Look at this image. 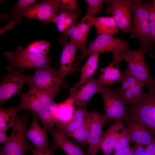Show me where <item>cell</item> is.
Returning <instances> with one entry per match:
<instances>
[{
	"label": "cell",
	"instance_id": "12",
	"mask_svg": "<svg viewBox=\"0 0 155 155\" xmlns=\"http://www.w3.org/2000/svg\"><path fill=\"white\" fill-rule=\"evenodd\" d=\"M63 48L60 59L59 68L58 71L59 82L61 85L65 78L77 70L78 59L76 51L78 48L75 43L70 41L62 40Z\"/></svg>",
	"mask_w": 155,
	"mask_h": 155
},
{
	"label": "cell",
	"instance_id": "7",
	"mask_svg": "<svg viewBox=\"0 0 155 155\" xmlns=\"http://www.w3.org/2000/svg\"><path fill=\"white\" fill-rule=\"evenodd\" d=\"M60 90L31 89L26 93L20 94L21 99L16 108L18 111L27 110L36 113L51 103Z\"/></svg>",
	"mask_w": 155,
	"mask_h": 155
},
{
	"label": "cell",
	"instance_id": "40",
	"mask_svg": "<svg viewBox=\"0 0 155 155\" xmlns=\"http://www.w3.org/2000/svg\"><path fill=\"white\" fill-rule=\"evenodd\" d=\"M132 149V147L129 146L123 149L115 152L113 155H127Z\"/></svg>",
	"mask_w": 155,
	"mask_h": 155
},
{
	"label": "cell",
	"instance_id": "10",
	"mask_svg": "<svg viewBox=\"0 0 155 155\" xmlns=\"http://www.w3.org/2000/svg\"><path fill=\"white\" fill-rule=\"evenodd\" d=\"M26 82L30 89L60 90L58 71L50 66L35 71L33 76L27 75Z\"/></svg>",
	"mask_w": 155,
	"mask_h": 155
},
{
	"label": "cell",
	"instance_id": "26",
	"mask_svg": "<svg viewBox=\"0 0 155 155\" xmlns=\"http://www.w3.org/2000/svg\"><path fill=\"white\" fill-rule=\"evenodd\" d=\"M74 104L69 97L63 102L58 104L56 114L58 120L56 124H66L73 119L75 109Z\"/></svg>",
	"mask_w": 155,
	"mask_h": 155
},
{
	"label": "cell",
	"instance_id": "20",
	"mask_svg": "<svg viewBox=\"0 0 155 155\" xmlns=\"http://www.w3.org/2000/svg\"><path fill=\"white\" fill-rule=\"evenodd\" d=\"M53 138L51 147L55 150L60 148L67 155H89L83 151L79 147L71 142L66 138V136L53 127L49 131Z\"/></svg>",
	"mask_w": 155,
	"mask_h": 155
},
{
	"label": "cell",
	"instance_id": "34",
	"mask_svg": "<svg viewBox=\"0 0 155 155\" xmlns=\"http://www.w3.org/2000/svg\"><path fill=\"white\" fill-rule=\"evenodd\" d=\"M60 10H65L72 12L78 17L80 15V10L78 1L75 0H58Z\"/></svg>",
	"mask_w": 155,
	"mask_h": 155
},
{
	"label": "cell",
	"instance_id": "25",
	"mask_svg": "<svg viewBox=\"0 0 155 155\" xmlns=\"http://www.w3.org/2000/svg\"><path fill=\"white\" fill-rule=\"evenodd\" d=\"M100 54L99 52H96L90 55L89 57L80 69V80L74 86L82 84L93 77L97 68L98 57Z\"/></svg>",
	"mask_w": 155,
	"mask_h": 155
},
{
	"label": "cell",
	"instance_id": "16",
	"mask_svg": "<svg viewBox=\"0 0 155 155\" xmlns=\"http://www.w3.org/2000/svg\"><path fill=\"white\" fill-rule=\"evenodd\" d=\"M100 92V86L96 79L92 78L86 82L70 89L69 97L77 107L85 106L95 94Z\"/></svg>",
	"mask_w": 155,
	"mask_h": 155
},
{
	"label": "cell",
	"instance_id": "11",
	"mask_svg": "<svg viewBox=\"0 0 155 155\" xmlns=\"http://www.w3.org/2000/svg\"><path fill=\"white\" fill-rule=\"evenodd\" d=\"M26 76L16 70L10 71L3 75L0 86V105L14 95L22 93Z\"/></svg>",
	"mask_w": 155,
	"mask_h": 155
},
{
	"label": "cell",
	"instance_id": "28",
	"mask_svg": "<svg viewBox=\"0 0 155 155\" xmlns=\"http://www.w3.org/2000/svg\"><path fill=\"white\" fill-rule=\"evenodd\" d=\"M90 119L89 113L83 123L70 135L71 137L82 145L88 144L90 136Z\"/></svg>",
	"mask_w": 155,
	"mask_h": 155
},
{
	"label": "cell",
	"instance_id": "17",
	"mask_svg": "<svg viewBox=\"0 0 155 155\" xmlns=\"http://www.w3.org/2000/svg\"><path fill=\"white\" fill-rule=\"evenodd\" d=\"M93 24L89 18L84 17L77 24L70 28L65 35L77 46L82 54L86 51V44L89 30Z\"/></svg>",
	"mask_w": 155,
	"mask_h": 155
},
{
	"label": "cell",
	"instance_id": "29",
	"mask_svg": "<svg viewBox=\"0 0 155 155\" xmlns=\"http://www.w3.org/2000/svg\"><path fill=\"white\" fill-rule=\"evenodd\" d=\"M146 85L139 82L124 92L119 96L127 105L135 102L144 93V88Z\"/></svg>",
	"mask_w": 155,
	"mask_h": 155
},
{
	"label": "cell",
	"instance_id": "15",
	"mask_svg": "<svg viewBox=\"0 0 155 155\" xmlns=\"http://www.w3.org/2000/svg\"><path fill=\"white\" fill-rule=\"evenodd\" d=\"M124 121L130 142L145 146L155 140V137L139 120L127 116Z\"/></svg>",
	"mask_w": 155,
	"mask_h": 155
},
{
	"label": "cell",
	"instance_id": "18",
	"mask_svg": "<svg viewBox=\"0 0 155 155\" xmlns=\"http://www.w3.org/2000/svg\"><path fill=\"white\" fill-rule=\"evenodd\" d=\"M113 61L102 69L100 75L96 79L100 86L105 85L110 87L115 82L121 81L122 73L120 71L119 65L123 59L119 55L113 56Z\"/></svg>",
	"mask_w": 155,
	"mask_h": 155
},
{
	"label": "cell",
	"instance_id": "23",
	"mask_svg": "<svg viewBox=\"0 0 155 155\" xmlns=\"http://www.w3.org/2000/svg\"><path fill=\"white\" fill-rule=\"evenodd\" d=\"M88 113L85 106L77 107L75 110L73 118L70 121L65 124H56L55 128L66 136L69 137L83 123Z\"/></svg>",
	"mask_w": 155,
	"mask_h": 155
},
{
	"label": "cell",
	"instance_id": "14",
	"mask_svg": "<svg viewBox=\"0 0 155 155\" xmlns=\"http://www.w3.org/2000/svg\"><path fill=\"white\" fill-rule=\"evenodd\" d=\"M89 115L90 130L87 152L89 155H96L100 148L103 126L109 118L105 114L102 115L95 111L89 113Z\"/></svg>",
	"mask_w": 155,
	"mask_h": 155
},
{
	"label": "cell",
	"instance_id": "13",
	"mask_svg": "<svg viewBox=\"0 0 155 155\" xmlns=\"http://www.w3.org/2000/svg\"><path fill=\"white\" fill-rule=\"evenodd\" d=\"M59 9L58 0L44 1L27 7L22 12V16L46 22H52Z\"/></svg>",
	"mask_w": 155,
	"mask_h": 155
},
{
	"label": "cell",
	"instance_id": "30",
	"mask_svg": "<svg viewBox=\"0 0 155 155\" xmlns=\"http://www.w3.org/2000/svg\"><path fill=\"white\" fill-rule=\"evenodd\" d=\"M18 111L16 108L0 109V129L6 132L12 127Z\"/></svg>",
	"mask_w": 155,
	"mask_h": 155
},
{
	"label": "cell",
	"instance_id": "37",
	"mask_svg": "<svg viewBox=\"0 0 155 155\" xmlns=\"http://www.w3.org/2000/svg\"><path fill=\"white\" fill-rule=\"evenodd\" d=\"M149 22L151 38L153 42L155 43V0L150 3Z\"/></svg>",
	"mask_w": 155,
	"mask_h": 155
},
{
	"label": "cell",
	"instance_id": "33",
	"mask_svg": "<svg viewBox=\"0 0 155 155\" xmlns=\"http://www.w3.org/2000/svg\"><path fill=\"white\" fill-rule=\"evenodd\" d=\"M129 142L127 129L122 123L119 129L114 147V152L123 149L129 146Z\"/></svg>",
	"mask_w": 155,
	"mask_h": 155
},
{
	"label": "cell",
	"instance_id": "39",
	"mask_svg": "<svg viewBox=\"0 0 155 155\" xmlns=\"http://www.w3.org/2000/svg\"><path fill=\"white\" fill-rule=\"evenodd\" d=\"M11 138V135L8 136L6 134V132L0 129V143H6L9 142Z\"/></svg>",
	"mask_w": 155,
	"mask_h": 155
},
{
	"label": "cell",
	"instance_id": "1",
	"mask_svg": "<svg viewBox=\"0 0 155 155\" xmlns=\"http://www.w3.org/2000/svg\"><path fill=\"white\" fill-rule=\"evenodd\" d=\"M150 3L141 0H133V22L129 32L131 38L138 40L140 47L149 52L153 43L150 34L149 13Z\"/></svg>",
	"mask_w": 155,
	"mask_h": 155
},
{
	"label": "cell",
	"instance_id": "5",
	"mask_svg": "<svg viewBox=\"0 0 155 155\" xmlns=\"http://www.w3.org/2000/svg\"><path fill=\"white\" fill-rule=\"evenodd\" d=\"M147 51L140 47L136 50L130 49L126 52L124 59L127 68L139 81L148 86L149 90H155V80L152 77L145 59Z\"/></svg>",
	"mask_w": 155,
	"mask_h": 155
},
{
	"label": "cell",
	"instance_id": "2",
	"mask_svg": "<svg viewBox=\"0 0 155 155\" xmlns=\"http://www.w3.org/2000/svg\"><path fill=\"white\" fill-rule=\"evenodd\" d=\"M4 55L10 63L6 69L9 71L20 72L23 70L34 69L35 71L50 66V60L47 55L28 53L18 46L12 52L6 51Z\"/></svg>",
	"mask_w": 155,
	"mask_h": 155
},
{
	"label": "cell",
	"instance_id": "31",
	"mask_svg": "<svg viewBox=\"0 0 155 155\" xmlns=\"http://www.w3.org/2000/svg\"><path fill=\"white\" fill-rule=\"evenodd\" d=\"M121 86L114 91L119 96L123 92L140 82L132 74L128 68L122 72Z\"/></svg>",
	"mask_w": 155,
	"mask_h": 155
},
{
	"label": "cell",
	"instance_id": "32",
	"mask_svg": "<svg viewBox=\"0 0 155 155\" xmlns=\"http://www.w3.org/2000/svg\"><path fill=\"white\" fill-rule=\"evenodd\" d=\"M50 43L44 40L37 41L30 43L26 48H24L26 52L47 55L49 51Z\"/></svg>",
	"mask_w": 155,
	"mask_h": 155
},
{
	"label": "cell",
	"instance_id": "41",
	"mask_svg": "<svg viewBox=\"0 0 155 155\" xmlns=\"http://www.w3.org/2000/svg\"><path fill=\"white\" fill-rule=\"evenodd\" d=\"M54 151H52L51 152L47 154H46L45 155H54Z\"/></svg>",
	"mask_w": 155,
	"mask_h": 155
},
{
	"label": "cell",
	"instance_id": "8",
	"mask_svg": "<svg viewBox=\"0 0 155 155\" xmlns=\"http://www.w3.org/2000/svg\"><path fill=\"white\" fill-rule=\"evenodd\" d=\"M104 104V111L109 118L115 121L122 122L127 116V105L114 90L108 86H100Z\"/></svg>",
	"mask_w": 155,
	"mask_h": 155
},
{
	"label": "cell",
	"instance_id": "22",
	"mask_svg": "<svg viewBox=\"0 0 155 155\" xmlns=\"http://www.w3.org/2000/svg\"><path fill=\"white\" fill-rule=\"evenodd\" d=\"M88 18L95 27L97 35L101 34L113 35L119 32V28L112 16H92Z\"/></svg>",
	"mask_w": 155,
	"mask_h": 155
},
{
	"label": "cell",
	"instance_id": "9",
	"mask_svg": "<svg viewBox=\"0 0 155 155\" xmlns=\"http://www.w3.org/2000/svg\"><path fill=\"white\" fill-rule=\"evenodd\" d=\"M133 0H108L106 11L112 15L119 28L129 32L131 26Z\"/></svg>",
	"mask_w": 155,
	"mask_h": 155
},
{
	"label": "cell",
	"instance_id": "4",
	"mask_svg": "<svg viewBox=\"0 0 155 155\" xmlns=\"http://www.w3.org/2000/svg\"><path fill=\"white\" fill-rule=\"evenodd\" d=\"M27 121L26 115L20 116L17 114L12 126L11 139L1 148L0 155H25L27 150L34 151L26 140Z\"/></svg>",
	"mask_w": 155,
	"mask_h": 155
},
{
	"label": "cell",
	"instance_id": "36",
	"mask_svg": "<svg viewBox=\"0 0 155 155\" xmlns=\"http://www.w3.org/2000/svg\"><path fill=\"white\" fill-rule=\"evenodd\" d=\"M78 17L74 13L69 12L62 23L57 25L58 30L63 33H66L70 28L75 25Z\"/></svg>",
	"mask_w": 155,
	"mask_h": 155
},
{
	"label": "cell",
	"instance_id": "38",
	"mask_svg": "<svg viewBox=\"0 0 155 155\" xmlns=\"http://www.w3.org/2000/svg\"><path fill=\"white\" fill-rule=\"evenodd\" d=\"M146 155H155V140L149 144L145 146Z\"/></svg>",
	"mask_w": 155,
	"mask_h": 155
},
{
	"label": "cell",
	"instance_id": "24",
	"mask_svg": "<svg viewBox=\"0 0 155 155\" xmlns=\"http://www.w3.org/2000/svg\"><path fill=\"white\" fill-rule=\"evenodd\" d=\"M58 104L54 101L36 113L41 121L42 128L46 131H49L58 122L56 115Z\"/></svg>",
	"mask_w": 155,
	"mask_h": 155
},
{
	"label": "cell",
	"instance_id": "19",
	"mask_svg": "<svg viewBox=\"0 0 155 155\" xmlns=\"http://www.w3.org/2000/svg\"><path fill=\"white\" fill-rule=\"evenodd\" d=\"M33 114L32 122L29 129L26 130V137L32 142L36 150L46 149L49 148L46 131L40 125L36 114L33 112Z\"/></svg>",
	"mask_w": 155,
	"mask_h": 155
},
{
	"label": "cell",
	"instance_id": "27",
	"mask_svg": "<svg viewBox=\"0 0 155 155\" xmlns=\"http://www.w3.org/2000/svg\"><path fill=\"white\" fill-rule=\"evenodd\" d=\"M36 1L34 0H19L15 4L13 8L10 10L12 18L8 24L1 28L2 32H3L7 30L13 28L16 23L21 22V18L23 11L27 7L31 4L34 3Z\"/></svg>",
	"mask_w": 155,
	"mask_h": 155
},
{
	"label": "cell",
	"instance_id": "3",
	"mask_svg": "<svg viewBox=\"0 0 155 155\" xmlns=\"http://www.w3.org/2000/svg\"><path fill=\"white\" fill-rule=\"evenodd\" d=\"M129 105L127 116L141 121L155 137V90L144 93Z\"/></svg>",
	"mask_w": 155,
	"mask_h": 155
},
{
	"label": "cell",
	"instance_id": "21",
	"mask_svg": "<svg viewBox=\"0 0 155 155\" xmlns=\"http://www.w3.org/2000/svg\"><path fill=\"white\" fill-rule=\"evenodd\" d=\"M122 122L115 121L103 134L100 149L104 155H111Z\"/></svg>",
	"mask_w": 155,
	"mask_h": 155
},
{
	"label": "cell",
	"instance_id": "6",
	"mask_svg": "<svg viewBox=\"0 0 155 155\" xmlns=\"http://www.w3.org/2000/svg\"><path fill=\"white\" fill-rule=\"evenodd\" d=\"M129 49L127 42L120 38L107 34L98 35L89 44L85 52L78 59V65L92 53L98 52L100 53L110 52L113 55L125 53Z\"/></svg>",
	"mask_w": 155,
	"mask_h": 155
},
{
	"label": "cell",
	"instance_id": "35",
	"mask_svg": "<svg viewBox=\"0 0 155 155\" xmlns=\"http://www.w3.org/2000/svg\"><path fill=\"white\" fill-rule=\"evenodd\" d=\"M85 1L88 5L86 10V13L84 17L88 18L93 16L101 10L103 3L106 2L107 0H85Z\"/></svg>",
	"mask_w": 155,
	"mask_h": 155
}]
</instances>
